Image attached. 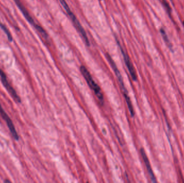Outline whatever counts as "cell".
Returning a JSON list of instances; mask_svg holds the SVG:
<instances>
[{
  "instance_id": "cell-9",
  "label": "cell",
  "mask_w": 184,
  "mask_h": 183,
  "mask_svg": "<svg viewBox=\"0 0 184 183\" xmlns=\"http://www.w3.org/2000/svg\"><path fill=\"white\" fill-rule=\"evenodd\" d=\"M160 32H161V34L162 37L163 38V39H164V42L166 43V44L167 45V46H169L170 48L172 49V45H171V44L170 42V40L169 39V38L167 37L166 33L165 32V30L163 28H161L160 29Z\"/></svg>"
},
{
  "instance_id": "cell-3",
  "label": "cell",
  "mask_w": 184,
  "mask_h": 183,
  "mask_svg": "<svg viewBox=\"0 0 184 183\" xmlns=\"http://www.w3.org/2000/svg\"><path fill=\"white\" fill-rule=\"evenodd\" d=\"M59 1L61 5L62 6V7L64 8V9L65 10L67 14L68 15V16L70 17V18L71 19V20L72 21V22L74 24V25H75L76 29L80 33L82 37L83 38V39H84V41L86 42V44H87V45L90 46V41H89L88 38L87 36V34L85 32L84 28H82V26L81 25V24L80 23L79 21L78 20V19L76 17L75 15L71 11V10L70 9L66 1L65 0H59Z\"/></svg>"
},
{
  "instance_id": "cell-13",
  "label": "cell",
  "mask_w": 184,
  "mask_h": 183,
  "mask_svg": "<svg viewBox=\"0 0 184 183\" xmlns=\"http://www.w3.org/2000/svg\"><path fill=\"white\" fill-rule=\"evenodd\" d=\"M5 183H9V182H10L9 180H5Z\"/></svg>"
},
{
  "instance_id": "cell-4",
  "label": "cell",
  "mask_w": 184,
  "mask_h": 183,
  "mask_svg": "<svg viewBox=\"0 0 184 183\" xmlns=\"http://www.w3.org/2000/svg\"><path fill=\"white\" fill-rule=\"evenodd\" d=\"M116 41L118 42V46L120 47V49L121 51L122 54L123 56V59H124V61L125 62V63L127 66L128 69L129 71V73L131 75L132 77V80L134 81H136L137 79V74L136 72V70L134 68V67L133 66V64L132 62V61L130 60V59L129 57V55H128L127 53L125 52V51L123 50L122 46L121 45L120 43L119 42V41L118 40V39H116Z\"/></svg>"
},
{
  "instance_id": "cell-12",
  "label": "cell",
  "mask_w": 184,
  "mask_h": 183,
  "mask_svg": "<svg viewBox=\"0 0 184 183\" xmlns=\"http://www.w3.org/2000/svg\"><path fill=\"white\" fill-rule=\"evenodd\" d=\"M162 1V3H163V5H164V8H165V9L166 10L168 14L169 15V16H171V8L170 7V5L169 3L167 2L166 0H161Z\"/></svg>"
},
{
  "instance_id": "cell-6",
  "label": "cell",
  "mask_w": 184,
  "mask_h": 183,
  "mask_svg": "<svg viewBox=\"0 0 184 183\" xmlns=\"http://www.w3.org/2000/svg\"><path fill=\"white\" fill-rule=\"evenodd\" d=\"M0 114L2 118L5 120V122H6V124L9 129L10 131L12 136H13V137L16 140H19V136L18 133L16 130L14 125L12 122V120H11L10 118L9 117V116L7 114V113L5 112L3 108H2L1 104H0Z\"/></svg>"
},
{
  "instance_id": "cell-10",
  "label": "cell",
  "mask_w": 184,
  "mask_h": 183,
  "mask_svg": "<svg viewBox=\"0 0 184 183\" xmlns=\"http://www.w3.org/2000/svg\"><path fill=\"white\" fill-rule=\"evenodd\" d=\"M35 28H36V29L38 31V32L39 33L41 34V35L44 38H45V39H47L48 38V36L47 34V33H46V32L44 30V28H43L42 27H41V26L38 25H36Z\"/></svg>"
},
{
  "instance_id": "cell-1",
  "label": "cell",
  "mask_w": 184,
  "mask_h": 183,
  "mask_svg": "<svg viewBox=\"0 0 184 183\" xmlns=\"http://www.w3.org/2000/svg\"><path fill=\"white\" fill-rule=\"evenodd\" d=\"M106 55H107V59L108 60L109 63L110 64L112 68L113 69L114 71L115 72V75H116V77H117V78L118 79V82L120 83V85L121 90L122 91L123 94V95L124 96L126 103L127 104L128 108H129V112L130 113V114H131V116L132 117H134V114H135L134 110V108H133V106H132L131 100H130V97L129 96L127 90L126 88L125 85L124 83L120 71L118 70V67L116 66V65L115 64V62L113 61V59L112 58V57L110 56V55L108 54H107Z\"/></svg>"
},
{
  "instance_id": "cell-8",
  "label": "cell",
  "mask_w": 184,
  "mask_h": 183,
  "mask_svg": "<svg viewBox=\"0 0 184 183\" xmlns=\"http://www.w3.org/2000/svg\"><path fill=\"white\" fill-rule=\"evenodd\" d=\"M14 1L16 5H17V6L18 7V8H19V10L22 13L24 17L28 21L29 23H30L31 25H33L34 27H35L37 24L35 23V22L33 19V17L31 16V15L29 13L28 10L25 8V7L22 3V2L20 1V0H14Z\"/></svg>"
},
{
  "instance_id": "cell-5",
  "label": "cell",
  "mask_w": 184,
  "mask_h": 183,
  "mask_svg": "<svg viewBox=\"0 0 184 183\" xmlns=\"http://www.w3.org/2000/svg\"><path fill=\"white\" fill-rule=\"evenodd\" d=\"M0 77L3 85L5 88V89L9 92L10 95L13 97V98L14 99L16 102L21 103V99L20 98L19 96L17 94L14 89L10 85L9 83L8 82V81L7 80V78L5 72L2 71L1 69H0Z\"/></svg>"
},
{
  "instance_id": "cell-11",
  "label": "cell",
  "mask_w": 184,
  "mask_h": 183,
  "mask_svg": "<svg viewBox=\"0 0 184 183\" xmlns=\"http://www.w3.org/2000/svg\"><path fill=\"white\" fill-rule=\"evenodd\" d=\"M0 27L3 30V31L5 32V33L6 34V35L7 36V37H8L9 41L12 42L13 41V37H12L11 33L8 30V29L7 28V27L5 26V25H4L3 24L1 23V22H0Z\"/></svg>"
},
{
  "instance_id": "cell-2",
  "label": "cell",
  "mask_w": 184,
  "mask_h": 183,
  "mask_svg": "<svg viewBox=\"0 0 184 183\" xmlns=\"http://www.w3.org/2000/svg\"><path fill=\"white\" fill-rule=\"evenodd\" d=\"M80 69L82 75L85 78L90 88L94 92L95 94L97 96L98 98L99 99L100 101L101 102H103L104 100V95L102 93L101 88L95 82L94 80H93L92 76L90 74L89 71L84 66H81Z\"/></svg>"
},
{
  "instance_id": "cell-7",
  "label": "cell",
  "mask_w": 184,
  "mask_h": 183,
  "mask_svg": "<svg viewBox=\"0 0 184 183\" xmlns=\"http://www.w3.org/2000/svg\"><path fill=\"white\" fill-rule=\"evenodd\" d=\"M140 152H141V154L142 155L143 160L144 161V162L145 166H146L147 171L148 172V174H149V176L150 177L151 181L153 183H156L157 180H156V177H155V174H154L153 171H152V169L151 168V165L150 163L149 160L148 159V157H147V156L146 155L145 150H144L143 148H141V150H140Z\"/></svg>"
}]
</instances>
